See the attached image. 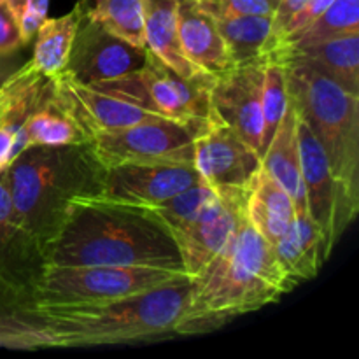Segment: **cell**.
I'll return each instance as SVG.
<instances>
[{
    "instance_id": "obj_22",
    "label": "cell",
    "mask_w": 359,
    "mask_h": 359,
    "mask_svg": "<svg viewBox=\"0 0 359 359\" xmlns=\"http://www.w3.org/2000/svg\"><path fill=\"white\" fill-rule=\"evenodd\" d=\"M245 216L270 242L277 241L297 217L291 196L263 168L255 174L245 191Z\"/></svg>"
},
{
    "instance_id": "obj_26",
    "label": "cell",
    "mask_w": 359,
    "mask_h": 359,
    "mask_svg": "<svg viewBox=\"0 0 359 359\" xmlns=\"http://www.w3.org/2000/svg\"><path fill=\"white\" fill-rule=\"evenodd\" d=\"M233 67L266 60L272 35V16H238L216 20Z\"/></svg>"
},
{
    "instance_id": "obj_34",
    "label": "cell",
    "mask_w": 359,
    "mask_h": 359,
    "mask_svg": "<svg viewBox=\"0 0 359 359\" xmlns=\"http://www.w3.org/2000/svg\"><path fill=\"white\" fill-rule=\"evenodd\" d=\"M23 46H27L21 37L20 27L11 11L7 0L0 2V56L18 53Z\"/></svg>"
},
{
    "instance_id": "obj_15",
    "label": "cell",
    "mask_w": 359,
    "mask_h": 359,
    "mask_svg": "<svg viewBox=\"0 0 359 359\" xmlns=\"http://www.w3.org/2000/svg\"><path fill=\"white\" fill-rule=\"evenodd\" d=\"M44 269L37 244L14 216L6 170L0 172V297L32 304L35 279Z\"/></svg>"
},
{
    "instance_id": "obj_35",
    "label": "cell",
    "mask_w": 359,
    "mask_h": 359,
    "mask_svg": "<svg viewBox=\"0 0 359 359\" xmlns=\"http://www.w3.org/2000/svg\"><path fill=\"white\" fill-rule=\"evenodd\" d=\"M332 4H333V0H307V2H305V6L302 7V9L294 14L293 20L290 21V25H287L283 39H286L287 35L294 34V32L302 30V28H305L307 25H311L312 21H314L319 14L325 13V11L332 6ZM283 39H280V41H283ZM279 42H277V44H279ZM272 49H270V51H272Z\"/></svg>"
},
{
    "instance_id": "obj_17",
    "label": "cell",
    "mask_w": 359,
    "mask_h": 359,
    "mask_svg": "<svg viewBox=\"0 0 359 359\" xmlns=\"http://www.w3.org/2000/svg\"><path fill=\"white\" fill-rule=\"evenodd\" d=\"M55 79L25 62L0 86V172L27 149L23 128L27 119L53 93Z\"/></svg>"
},
{
    "instance_id": "obj_30",
    "label": "cell",
    "mask_w": 359,
    "mask_h": 359,
    "mask_svg": "<svg viewBox=\"0 0 359 359\" xmlns=\"http://www.w3.org/2000/svg\"><path fill=\"white\" fill-rule=\"evenodd\" d=\"M290 98L286 88V70L283 63L276 60H266L263 70V91H262V146L259 153H265L270 140L276 135L283 116L286 112Z\"/></svg>"
},
{
    "instance_id": "obj_19",
    "label": "cell",
    "mask_w": 359,
    "mask_h": 359,
    "mask_svg": "<svg viewBox=\"0 0 359 359\" xmlns=\"http://www.w3.org/2000/svg\"><path fill=\"white\" fill-rule=\"evenodd\" d=\"M266 60L305 63L359 97V34L328 39L305 48L277 49L269 53Z\"/></svg>"
},
{
    "instance_id": "obj_21",
    "label": "cell",
    "mask_w": 359,
    "mask_h": 359,
    "mask_svg": "<svg viewBox=\"0 0 359 359\" xmlns=\"http://www.w3.org/2000/svg\"><path fill=\"white\" fill-rule=\"evenodd\" d=\"M297 123V112L290 102L276 135L270 140L265 153L262 154V168L270 177L276 179L280 188L291 196L294 209H297V216H304L309 212L304 179H302L300 153H298Z\"/></svg>"
},
{
    "instance_id": "obj_10",
    "label": "cell",
    "mask_w": 359,
    "mask_h": 359,
    "mask_svg": "<svg viewBox=\"0 0 359 359\" xmlns=\"http://www.w3.org/2000/svg\"><path fill=\"white\" fill-rule=\"evenodd\" d=\"M193 163L214 191H233L248 188L262 168V156L233 130L210 116L193 142Z\"/></svg>"
},
{
    "instance_id": "obj_31",
    "label": "cell",
    "mask_w": 359,
    "mask_h": 359,
    "mask_svg": "<svg viewBox=\"0 0 359 359\" xmlns=\"http://www.w3.org/2000/svg\"><path fill=\"white\" fill-rule=\"evenodd\" d=\"M217 193L207 184L205 181H200L196 184L189 186L184 191L177 193L172 198L158 203V205L147 207V212L153 214L168 231H175L195 219L214 198Z\"/></svg>"
},
{
    "instance_id": "obj_20",
    "label": "cell",
    "mask_w": 359,
    "mask_h": 359,
    "mask_svg": "<svg viewBox=\"0 0 359 359\" xmlns=\"http://www.w3.org/2000/svg\"><path fill=\"white\" fill-rule=\"evenodd\" d=\"M272 248L293 287L304 280L314 279L330 258L325 235L309 214L294 217L291 226L273 242Z\"/></svg>"
},
{
    "instance_id": "obj_3",
    "label": "cell",
    "mask_w": 359,
    "mask_h": 359,
    "mask_svg": "<svg viewBox=\"0 0 359 359\" xmlns=\"http://www.w3.org/2000/svg\"><path fill=\"white\" fill-rule=\"evenodd\" d=\"M104 172L88 142L30 146L7 165L14 216L41 255L74 203L100 198Z\"/></svg>"
},
{
    "instance_id": "obj_13",
    "label": "cell",
    "mask_w": 359,
    "mask_h": 359,
    "mask_svg": "<svg viewBox=\"0 0 359 359\" xmlns=\"http://www.w3.org/2000/svg\"><path fill=\"white\" fill-rule=\"evenodd\" d=\"M245 191L248 188L216 191V198L195 219L172 231L186 276H198L226 244L245 210Z\"/></svg>"
},
{
    "instance_id": "obj_29",
    "label": "cell",
    "mask_w": 359,
    "mask_h": 359,
    "mask_svg": "<svg viewBox=\"0 0 359 359\" xmlns=\"http://www.w3.org/2000/svg\"><path fill=\"white\" fill-rule=\"evenodd\" d=\"M88 14L118 37L146 48L142 0H95Z\"/></svg>"
},
{
    "instance_id": "obj_12",
    "label": "cell",
    "mask_w": 359,
    "mask_h": 359,
    "mask_svg": "<svg viewBox=\"0 0 359 359\" xmlns=\"http://www.w3.org/2000/svg\"><path fill=\"white\" fill-rule=\"evenodd\" d=\"M265 62L233 67L214 77L210 86V114L233 130L259 153L262 146V91ZM262 156V153H259Z\"/></svg>"
},
{
    "instance_id": "obj_32",
    "label": "cell",
    "mask_w": 359,
    "mask_h": 359,
    "mask_svg": "<svg viewBox=\"0 0 359 359\" xmlns=\"http://www.w3.org/2000/svg\"><path fill=\"white\" fill-rule=\"evenodd\" d=\"M214 20L238 16H272L279 0H196Z\"/></svg>"
},
{
    "instance_id": "obj_2",
    "label": "cell",
    "mask_w": 359,
    "mask_h": 359,
    "mask_svg": "<svg viewBox=\"0 0 359 359\" xmlns=\"http://www.w3.org/2000/svg\"><path fill=\"white\" fill-rule=\"evenodd\" d=\"M293 290L272 244L249 223L244 210L223 249L191 277L175 335L212 332L238 316L276 304Z\"/></svg>"
},
{
    "instance_id": "obj_24",
    "label": "cell",
    "mask_w": 359,
    "mask_h": 359,
    "mask_svg": "<svg viewBox=\"0 0 359 359\" xmlns=\"http://www.w3.org/2000/svg\"><path fill=\"white\" fill-rule=\"evenodd\" d=\"M90 6V0H77L70 13L58 18H46L39 27L30 58V63L39 72L55 77L65 70L74 37Z\"/></svg>"
},
{
    "instance_id": "obj_9",
    "label": "cell",
    "mask_w": 359,
    "mask_h": 359,
    "mask_svg": "<svg viewBox=\"0 0 359 359\" xmlns=\"http://www.w3.org/2000/svg\"><path fill=\"white\" fill-rule=\"evenodd\" d=\"M146 60L147 48H139L118 37L86 13L74 37L65 72L91 86L137 72Z\"/></svg>"
},
{
    "instance_id": "obj_8",
    "label": "cell",
    "mask_w": 359,
    "mask_h": 359,
    "mask_svg": "<svg viewBox=\"0 0 359 359\" xmlns=\"http://www.w3.org/2000/svg\"><path fill=\"white\" fill-rule=\"evenodd\" d=\"M209 119L161 118L111 130H91L88 146L102 167L121 163H191L193 142Z\"/></svg>"
},
{
    "instance_id": "obj_5",
    "label": "cell",
    "mask_w": 359,
    "mask_h": 359,
    "mask_svg": "<svg viewBox=\"0 0 359 359\" xmlns=\"http://www.w3.org/2000/svg\"><path fill=\"white\" fill-rule=\"evenodd\" d=\"M283 65L287 98L298 118L321 144L339 186L344 217L351 224L359 209L358 95L305 63L284 62Z\"/></svg>"
},
{
    "instance_id": "obj_37",
    "label": "cell",
    "mask_w": 359,
    "mask_h": 359,
    "mask_svg": "<svg viewBox=\"0 0 359 359\" xmlns=\"http://www.w3.org/2000/svg\"><path fill=\"white\" fill-rule=\"evenodd\" d=\"M0 2H2V0H0Z\"/></svg>"
},
{
    "instance_id": "obj_7",
    "label": "cell",
    "mask_w": 359,
    "mask_h": 359,
    "mask_svg": "<svg viewBox=\"0 0 359 359\" xmlns=\"http://www.w3.org/2000/svg\"><path fill=\"white\" fill-rule=\"evenodd\" d=\"M214 77L205 72L195 77L181 76L147 49V60L140 70L91 86L163 118L193 121L212 116L209 95Z\"/></svg>"
},
{
    "instance_id": "obj_11",
    "label": "cell",
    "mask_w": 359,
    "mask_h": 359,
    "mask_svg": "<svg viewBox=\"0 0 359 359\" xmlns=\"http://www.w3.org/2000/svg\"><path fill=\"white\" fill-rule=\"evenodd\" d=\"M202 181L195 163H121L104 172L100 198L128 207L158 205Z\"/></svg>"
},
{
    "instance_id": "obj_14",
    "label": "cell",
    "mask_w": 359,
    "mask_h": 359,
    "mask_svg": "<svg viewBox=\"0 0 359 359\" xmlns=\"http://www.w3.org/2000/svg\"><path fill=\"white\" fill-rule=\"evenodd\" d=\"M297 137L302 179H304L305 198H307V212L312 221L321 228L328 251L332 255L335 244L349 226L344 217L339 186H337L321 144L300 118L297 123Z\"/></svg>"
},
{
    "instance_id": "obj_28",
    "label": "cell",
    "mask_w": 359,
    "mask_h": 359,
    "mask_svg": "<svg viewBox=\"0 0 359 359\" xmlns=\"http://www.w3.org/2000/svg\"><path fill=\"white\" fill-rule=\"evenodd\" d=\"M349 34H359V0H333L332 6L319 14L311 25L287 35L279 44L273 46L272 51L305 48L316 42Z\"/></svg>"
},
{
    "instance_id": "obj_23",
    "label": "cell",
    "mask_w": 359,
    "mask_h": 359,
    "mask_svg": "<svg viewBox=\"0 0 359 359\" xmlns=\"http://www.w3.org/2000/svg\"><path fill=\"white\" fill-rule=\"evenodd\" d=\"M142 13L146 48L181 76L203 74L186 58L179 44L177 0H142Z\"/></svg>"
},
{
    "instance_id": "obj_18",
    "label": "cell",
    "mask_w": 359,
    "mask_h": 359,
    "mask_svg": "<svg viewBox=\"0 0 359 359\" xmlns=\"http://www.w3.org/2000/svg\"><path fill=\"white\" fill-rule=\"evenodd\" d=\"M177 28L179 44L193 65L210 76H219L233 69L216 20L196 0H177Z\"/></svg>"
},
{
    "instance_id": "obj_33",
    "label": "cell",
    "mask_w": 359,
    "mask_h": 359,
    "mask_svg": "<svg viewBox=\"0 0 359 359\" xmlns=\"http://www.w3.org/2000/svg\"><path fill=\"white\" fill-rule=\"evenodd\" d=\"M7 4L16 18L23 42L28 44L48 18L49 0H7Z\"/></svg>"
},
{
    "instance_id": "obj_25",
    "label": "cell",
    "mask_w": 359,
    "mask_h": 359,
    "mask_svg": "<svg viewBox=\"0 0 359 359\" xmlns=\"http://www.w3.org/2000/svg\"><path fill=\"white\" fill-rule=\"evenodd\" d=\"M58 347V339L32 305L0 302V349L37 351Z\"/></svg>"
},
{
    "instance_id": "obj_36",
    "label": "cell",
    "mask_w": 359,
    "mask_h": 359,
    "mask_svg": "<svg viewBox=\"0 0 359 359\" xmlns=\"http://www.w3.org/2000/svg\"><path fill=\"white\" fill-rule=\"evenodd\" d=\"M13 55H16V53H11V55L0 56V86H2L4 81H6L7 77H9L11 74H13L14 70L20 67V65H18V67L13 65V63H14Z\"/></svg>"
},
{
    "instance_id": "obj_4",
    "label": "cell",
    "mask_w": 359,
    "mask_h": 359,
    "mask_svg": "<svg viewBox=\"0 0 359 359\" xmlns=\"http://www.w3.org/2000/svg\"><path fill=\"white\" fill-rule=\"evenodd\" d=\"M191 291V277L181 276L153 290L84 305L35 307L58 339V347L119 346L177 337Z\"/></svg>"
},
{
    "instance_id": "obj_6",
    "label": "cell",
    "mask_w": 359,
    "mask_h": 359,
    "mask_svg": "<svg viewBox=\"0 0 359 359\" xmlns=\"http://www.w3.org/2000/svg\"><path fill=\"white\" fill-rule=\"evenodd\" d=\"M186 273L153 266L44 265L32 290L34 307L84 305L153 290Z\"/></svg>"
},
{
    "instance_id": "obj_1",
    "label": "cell",
    "mask_w": 359,
    "mask_h": 359,
    "mask_svg": "<svg viewBox=\"0 0 359 359\" xmlns=\"http://www.w3.org/2000/svg\"><path fill=\"white\" fill-rule=\"evenodd\" d=\"M44 265L153 266L184 272L170 231L146 209L104 198L79 200L42 249Z\"/></svg>"
},
{
    "instance_id": "obj_27",
    "label": "cell",
    "mask_w": 359,
    "mask_h": 359,
    "mask_svg": "<svg viewBox=\"0 0 359 359\" xmlns=\"http://www.w3.org/2000/svg\"><path fill=\"white\" fill-rule=\"evenodd\" d=\"M55 79V77H53ZM25 146H65V144L86 142L72 116L56 100L53 93L39 105L37 111L27 119L23 128Z\"/></svg>"
},
{
    "instance_id": "obj_16",
    "label": "cell",
    "mask_w": 359,
    "mask_h": 359,
    "mask_svg": "<svg viewBox=\"0 0 359 359\" xmlns=\"http://www.w3.org/2000/svg\"><path fill=\"white\" fill-rule=\"evenodd\" d=\"M55 95L60 105L72 116L84 137L91 130L123 128L163 118L125 98L79 83L65 70L55 76Z\"/></svg>"
}]
</instances>
